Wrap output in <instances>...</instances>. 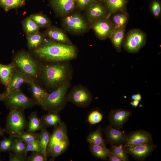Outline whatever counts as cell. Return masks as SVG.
Wrapping results in <instances>:
<instances>
[{"instance_id":"6da1fadb","label":"cell","mask_w":161,"mask_h":161,"mask_svg":"<svg viewBox=\"0 0 161 161\" xmlns=\"http://www.w3.org/2000/svg\"><path fill=\"white\" fill-rule=\"evenodd\" d=\"M41 63H55L68 61L76 58L77 50L73 45L58 43L53 41L44 42L32 51Z\"/></svg>"},{"instance_id":"7a4b0ae2","label":"cell","mask_w":161,"mask_h":161,"mask_svg":"<svg viewBox=\"0 0 161 161\" xmlns=\"http://www.w3.org/2000/svg\"><path fill=\"white\" fill-rule=\"evenodd\" d=\"M73 73L72 67L68 61L41 63L39 79L47 89L51 92L70 82Z\"/></svg>"},{"instance_id":"3957f363","label":"cell","mask_w":161,"mask_h":161,"mask_svg":"<svg viewBox=\"0 0 161 161\" xmlns=\"http://www.w3.org/2000/svg\"><path fill=\"white\" fill-rule=\"evenodd\" d=\"M12 62L17 70L29 78L36 80L39 79L41 62L33 54L20 51L13 56Z\"/></svg>"},{"instance_id":"277c9868","label":"cell","mask_w":161,"mask_h":161,"mask_svg":"<svg viewBox=\"0 0 161 161\" xmlns=\"http://www.w3.org/2000/svg\"><path fill=\"white\" fill-rule=\"evenodd\" d=\"M70 86V82H69L49 93L41 104L42 108L48 112L59 113L68 102L67 96Z\"/></svg>"},{"instance_id":"5b68a950","label":"cell","mask_w":161,"mask_h":161,"mask_svg":"<svg viewBox=\"0 0 161 161\" xmlns=\"http://www.w3.org/2000/svg\"><path fill=\"white\" fill-rule=\"evenodd\" d=\"M24 110L11 109L7 115L4 129L9 136L13 138H17L28 126Z\"/></svg>"},{"instance_id":"8992f818","label":"cell","mask_w":161,"mask_h":161,"mask_svg":"<svg viewBox=\"0 0 161 161\" xmlns=\"http://www.w3.org/2000/svg\"><path fill=\"white\" fill-rule=\"evenodd\" d=\"M2 100L6 108L10 110L23 109L37 105L32 98L22 92L20 89L7 93H3Z\"/></svg>"},{"instance_id":"52a82bcc","label":"cell","mask_w":161,"mask_h":161,"mask_svg":"<svg viewBox=\"0 0 161 161\" xmlns=\"http://www.w3.org/2000/svg\"><path fill=\"white\" fill-rule=\"evenodd\" d=\"M68 101L79 108L88 107L93 100L92 94L88 88L81 84L74 86L67 94Z\"/></svg>"},{"instance_id":"ba28073f","label":"cell","mask_w":161,"mask_h":161,"mask_svg":"<svg viewBox=\"0 0 161 161\" xmlns=\"http://www.w3.org/2000/svg\"><path fill=\"white\" fill-rule=\"evenodd\" d=\"M145 34L138 29L129 30L127 33L123 44L124 49L129 52L136 53L145 44Z\"/></svg>"},{"instance_id":"9c48e42d","label":"cell","mask_w":161,"mask_h":161,"mask_svg":"<svg viewBox=\"0 0 161 161\" xmlns=\"http://www.w3.org/2000/svg\"><path fill=\"white\" fill-rule=\"evenodd\" d=\"M62 23L64 28L71 33L79 34L85 32L88 29V24L83 16L75 13L64 17Z\"/></svg>"},{"instance_id":"30bf717a","label":"cell","mask_w":161,"mask_h":161,"mask_svg":"<svg viewBox=\"0 0 161 161\" xmlns=\"http://www.w3.org/2000/svg\"><path fill=\"white\" fill-rule=\"evenodd\" d=\"M109 18H100L90 23V27L100 40H104L109 38L115 28Z\"/></svg>"},{"instance_id":"8fae6325","label":"cell","mask_w":161,"mask_h":161,"mask_svg":"<svg viewBox=\"0 0 161 161\" xmlns=\"http://www.w3.org/2000/svg\"><path fill=\"white\" fill-rule=\"evenodd\" d=\"M123 147L128 154L135 159L143 161L150 155L157 146L153 143H146Z\"/></svg>"},{"instance_id":"7c38bea8","label":"cell","mask_w":161,"mask_h":161,"mask_svg":"<svg viewBox=\"0 0 161 161\" xmlns=\"http://www.w3.org/2000/svg\"><path fill=\"white\" fill-rule=\"evenodd\" d=\"M153 143L152 136L150 132L144 130H138L127 134L123 146H132Z\"/></svg>"},{"instance_id":"4fadbf2b","label":"cell","mask_w":161,"mask_h":161,"mask_svg":"<svg viewBox=\"0 0 161 161\" xmlns=\"http://www.w3.org/2000/svg\"><path fill=\"white\" fill-rule=\"evenodd\" d=\"M132 115V112L123 109H112L108 116L110 125L114 128L120 129Z\"/></svg>"},{"instance_id":"5bb4252c","label":"cell","mask_w":161,"mask_h":161,"mask_svg":"<svg viewBox=\"0 0 161 161\" xmlns=\"http://www.w3.org/2000/svg\"><path fill=\"white\" fill-rule=\"evenodd\" d=\"M102 131L106 136L105 142L116 146L123 144L128 134L124 130L116 129L110 125L102 129Z\"/></svg>"},{"instance_id":"9a60e30c","label":"cell","mask_w":161,"mask_h":161,"mask_svg":"<svg viewBox=\"0 0 161 161\" xmlns=\"http://www.w3.org/2000/svg\"><path fill=\"white\" fill-rule=\"evenodd\" d=\"M75 0H49L51 6L58 16L68 15L75 7Z\"/></svg>"},{"instance_id":"2e32d148","label":"cell","mask_w":161,"mask_h":161,"mask_svg":"<svg viewBox=\"0 0 161 161\" xmlns=\"http://www.w3.org/2000/svg\"><path fill=\"white\" fill-rule=\"evenodd\" d=\"M100 1H95L86 8V16L90 23L98 18L109 17L106 6Z\"/></svg>"},{"instance_id":"e0dca14e","label":"cell","mask_w":161,"mask_h":161,"mask_svg":"<svg viewBox=\"0 0 161 161\" xmlns=\"http://www.w3.org/2000/svg\"><path fill=\"white\" fill-rule=\"evenodd\" d=\"M27 83L29 85L32 98L37 105L41 106L49 93L39 84L38 80L29 78Z\"/></svg>"},{"instance_id":"ac0fdd59","label":"cell","mask_w":161,"mask_h":161,"mask_svg":"<svg viewBox=\"0 0 161 161\" xmlns=\"http://www.w3.org/2000/svg\"><path fill=\"white\" fill-rule=\"evenodd\" d=\"M67 126L64 122H62L57 127L55 128L52 134H51L47 147V156L53 146L67 137Z\"/></svg>"},{"instance_id":"d6986e66","label":"cell","mask_w":161,"mask_h":161,"mask_svg":"<svg viewBox=\"0 0 161 161\" xmlns=\"http://www.w3.org/2000/svg\"><path fill=\"white\" fill-rule=\"evenodd\" d=\"M29 78L16 68L4 93H8L20 89L24 84L27 83Z\"/></svg>"},{"instance_id":"ffe728a7","label":"cell","mask_w":161,"mask_h":161,"mask_svg":"<svg viewBox=\"0 0 161 161\" xmlns=\"http://www.w3.org/2000/svg\"><path fill=\"white\" fill-rule=\"evenodd\" d=\"M47 36L55 42L65 44L72 43L65 33L61 29L54 26L47 27L45 32Z\"/></svg>"},{"instance_id":"44dd1931","label":"cell","mask_w":161,"mask_h":161,"mask_svg":"<svg viewBox=\"0 0 161 161\" xmlns=\"http://www.w3.org/2000/svg\"><path fill=\"white\" fill-rule=\"evenodd\" d=\"M106 6L109 16L116 13L126 12L127 0H101Z\"/></svg>"},{"instance_id":"7402d4cb","label":"cell","mask_w":161,"mask_h":161,"mask_svg":"<svg viewBox=\"0 0 161 161\" xmlns=\"http://www.w3.org/2000/svg\"><path fill=\"white\" fill-rule=\"evenodd\" d=\"M16 69L15 65L12 62L7 64L0 63V81L6 87L8 85Z\"/></svg>"},{"instance_id":"603a6c76","label":"cell","mask_w":161,"mask_h":161,"mask_svg":"<svg viewBox=\"0 0 161 161\" xmlns=\"http://www.w3.org/2000/svg\"><path fill=\"white\" fill-rule=\"evenodd\" d=\"M125 27H115L110 38L117 50L120 52L125 39Z\"/></svg>"},{"instance_id":"cb8c5ba5","label":"cell","mask_w":161,"mask_h":161,"mask_svg":"<svg viewBox=\"0 0 161 161\" xmlns=\"http://www.w3.org/2000/svg\"><path fill=\"white\" fill-rule=\"evenodd\" d=\"M69 139L67 137L53 146L47 157H51V160L53 161L55 158L64 152L69 146Z\"/></svg>"},{"instance_id":"d4e9b609","label":"cell","mask_w":161,"mask_h":161,"mask_svg":"<svg viewBox=\"0 0 161 161\" xmlns=\"http://www.w3.org/2000/svg\"><path fill=\"white\" fill-rule=\"evenodd\" d=\"M41 119L44 127L53 126L54 128L57 127L61 122L59 113L54 112H48L43 115Z\"/></svg>"},{"instance_id":"484cf974","label":"cell","mask_w":161,"mask_h":161,"mask_svg":"<svg viewBox=\"0 0 161 161\" xmlns=\"http://www.w3.org/2000/svg\"><path fill=\"white\" fill-rule=\"evenodd\" d=\"M29 119L27 131L35 132L38 131H41L44 127L41 118L38 116L37 112H32L28 117Z\"/></svg>"},{"instance_id":"4316f807","label":"cell","mask_w":161,"mask_h":161,"mask_svg":"<svg viewBox=\"0 0 161 161\" xmlns=\"http://www.w3.org/2000/svg\"><path fill=\"white\" fill-rule=\"evenodd\" d=\"M102 129L99 126L87 136V141L89 144L106 147V142L102 137Z\"/></svg>"},{"instance_id":"83f0119b","label":"cell","mask_w":161,"mask_h":161,"mask_svg":"<svg viewBox=\"0 0 161 161\" xmlns=\"http://www.w3.org/2000/svg\"><path fill=\"white\" fill-rule=\"evenodd\" d=\"M27 46L29 50L32 51L40 46L44 41V35L38 32L27 36Z\"/></svg>"},{"instance_id":"f1b7e54d","label":"cell","mask_w":161,"mask_h":161,"mask_svg":"<svg viewBox=\"0 0 161 161\" xmlns=\"http://www.w3.org/2000/svg\"><path fill=\"white\" fill-rule=\"evenodd\" d=\"M89 147L91 154L96 158L103 160L107 159L110 151L106 146L89 144Z\"/></svg>"},{"instance_id":"f546056e","label":"cell","mask_w":161,"mask_h":161,"mask_svg":"<svg viewBox=\"0 0 161 161\" xmlns=\"http://www.w3.org/2000/svg\"><path fill=\"white\" fill-rule=\"evenodd\" d=\"M112 14L111 20L115 27H125L129 18L126 13V12H118Z\"/></svg>"},{"instance_id":"4dcf8cb0","label":"cell","mask_w":161,"mask_h":161,"mask_svg":"<svg viewBox=\"0 0 161 161\" xmlns=\"http://www.w3.org/2000/svg\"><path fill=\"white\" fill-rule=\"evenodd\" d=\"M51 134V133L47 130L46 127H44L41 131L39 133V142L41 152L47 158V148Z\"/></svg>"},{"instance_id":"1f68e13d","label":"cell","mask_w":161,"mask_h":161,"mask_svg":"<svg viewBox=\"0 0 161 161\" xmlns=\"http://www.w3.org/2000/svg\"><path fill=\"white\" fill-rule=\"evenodd\" d=\"M23 27L27 36L39 32L40 27L29 17L25 18L22 22Z\"/></svg>"},{"instance_id":"d6a6232c","label":"cell","mask_w":161,"mask_h":161,"mask_svg":"<svg viewBox=\"0 0 161 161\" xmlns=\"http://www.w3.org/2000/svg\"><path fill=\"white\" fill-rule=\"evenodd\" d=\"M25 2V0H0V7L7 12L23 6Z\"/></svg>"},{"instance_id":"836d02e7","label":"cell","mask_w":161,"mask_h":161,"mask_svg":"<svg viewBox=\"0 0 161 161\" xmlns=\"http://www.w3.org/2000/svg\"><path fill=\"white\" fill-rule=\"evenodd\" d=\"M40 27H48L50 26L51 22L46 16L41 13L32 14L29 16Z\"/></svg>"},{"instance_id":"e575fe53","label":"cell","mask_w":161,"mask_h":161,"mask_svg":"<svg viewBox=\"0 0 161 161\" xmlns=\"http://www.w3.org/2000/svg\"><path fill=\"white\" fill-rule=\"evenodd\" d=\"M109 149L111 152L120 158L123 161L129 160L128 154L124 148L123 144L119 146L110 145Z\"/></svg>"},{"instance_id":"d590c367","label":"cell","mask_w":161,"mask_h":161,"mask_svg":"<svg viewBox=\"0 0 161 161\" xmlns=\"http://www.w3.org/2000/svg\"><path fill=\"white\" fill-rule=\"evenodd\" d=\"M25 144L39 140V133L23 131L17 137Z\"/></svg>"},{"instance_id":"8d00e7d4","label":"cell","mask_w":161,"mask_h":161,"mask_svg":"<svg viewBox=\"0 0 161 161\" xmlns=\"http://www.w3.org/2000/svg\"><path fill=\"white\" fill-rule=\"evenodd\" d=\"M25 149V144L24 142L18 138H13L11 151L14 153L20 154L26 153Z\"/></svg>"},{"instance_id":"74e56055","label":"cell","mask_w":161,"mask_h":161,"mask_svg":"<svg viewBox=\"0 0 161 161\" xmlns=\"http://www.w3.org/2000/svg\"><path fill=\"white\" fill-rule=\"evenodd\" d=\"M13 142V138L4 137L3 140H0V151L1 152H7L11 151Z\"/></svg>"},{"instance_id":"f35d334b","label":"cell","mask_w":161,"mask_h":161,"mask_svg":"<svg viewBox=\"0 0 161 161\" xmlns=\"http://www.w3.org/2000/svg\"><path fill=\"white\" fill-rule=\"evenodd\" d=\"M103 117L102 114L98 111H93L89 114L88 121L91 124H95L100 122Z\"/></svg>"},{"instance_id":"ab89813d","label":"cell","mask_w":161,"mask_h":161,"mask_svg":"<svg viewBox=\"0 0 161 161\" xmlns=\"http://www.w3.org/2000/svg\"><path fill=\"white\" fill-rule=\"evenodd\" d=\"M150 10L153 15L155 17H159L161 13V6L160 1L157 0L153 1L150 4Z\"/></svg>"},{"instance_id":"60d3db41","label":"cell","mask_w":161,"mask_h":161,"mask_svg":"<svg viewBox=\"0 0 161 161\" xmlns=\"http://www.w3.org/2000/svg\"><path fill=\"white\" fill-rule=\"evenodd\" d=\"M28 156L25 153L17 154L9 151V161H28Z\"/></svg>"},{"instance_id":"b9f144b4","label":"cell","mask_w":161,"mask_h":161,"mask_svg":"<svg viewBox=\"0 0 161 161\" xmlns=\"http://www.w3.org/2000/svg\"><path fill=\"white\" fill-rule=\"evenodd\" d=\"M25 145L26 153H27L29 151H39L41 152L39 140L30 143H26Z\"/></svg>"},{"instance_id":"7bdbcfd3","label":"cell","mask_w":161,"mask_h":161,"mask_svg":"<svg viewBox=\"0 0 161 161\" xmlns=\"http://www.w3.org/2000/svg\"><path fill=\"white\" fill-rule=\"evenodd\" d=\"M47 158L40 152L33 151L28 156V161H47Z\"/></svg>"},{"instance_id":"ee69618b","label":"cell","mask_w":161,"mask_h":161,"mask_svg":"<svg viewBox=\"0 0 161 161\" xmlns=\"http://www.w3.org/2000/svg\"><path fill=\"white\" fill-rule=\"evenodd\" d=\"M96 1L95 0H75V7L80 10H83Z\"/></svg>"},{"instance_id":"f6af8a7d","label":"cell","mask_w":161,"mask_h":161,"mask_svg":"<svg viewBox=\"0 0 161 161\" xmlns=\"http://www.w3.org/2000/svg\"><path fill=\"white\" fill-rule=\"evenodd\" d=\"M108 159L110 161H123L120 158L110 152Z\"/></svg>"},{"instance_id":"bcb514c9","label":"cell","mask_w":161,"mask_h":161,"mask_svg":"<svg viewBox=\"0 0 161 161\" xmlns=\"http://www.w3.org/2000/svg\"><path fill=\"white\" fill-rule=\"evenodd\" d=\"M140 102V101L139 100H134L132 102H131L130 103L133 107H136L138 106Z\"/></svg>"},{"instance_id":"7dc6e473","label":"cell","mask_w":161,"mask_h":161,"mask_svg":"<svg viewBox=\"0 0 161 161\" xmlns=\"http://www.w3.org/2000/svg\"><path fill=\"white\" fill-rule=\"evenodd\" d=\"M141 99L142 97L140 94L138 93L135 94V99L134 100H137L140 101H141Z\"/></svg>"},{"instance_id":"c3c4849f","label":"cell","mask_w":161,"mask_h":161,"mask_svg":"<svg viewBox=\"0 0 161 161\" xmlns=\"http://www.w3.org/2000/svg\"><path fill=\"white\" fill-rule=\"evenodd\" d=\"M5 132L4 129H2L0 126V136H2L3 137Z\"/></svg>"},{"instance_id":"681fc988","label":"cell","mask_w":161,"mask_h":161,"mask_svg":"<svg viewBox=\"0 0 161 161\" xmlns=\"http://www.w3.org/2000/svg\"><path fill=\"white\" fill-rule=\"evenodd\" d=\"M4 97V94L3 93H0V101H2Z\"/></svg>"},{"instance_id":"f907efd6","label":"cell","mask_w":161,"mask_h":161,"mask_svg":"<svg viewBox=\"0 0 161 161\" xmlns=\"http://www.w3.org/2000/svg\"><path fill=\"white\" fill-rule=\"evenodd\" d=\"M135 99V95H133L131 96V99L133 100H134Z\"/></svg>"},{"instance_id":"816d5d0a","label":"cell","mask_w":161,"mask_h":161,"mask_svg":"<svg viewBox=\"0 0 161 161\" xmlns=\"http://www.w3.org/2000/svg\"><path fill=\"white\" fill-rule=\"evenodd\" d=\"M95 0L96 1H101V0Z\"/></svg>"}]
</instances>
